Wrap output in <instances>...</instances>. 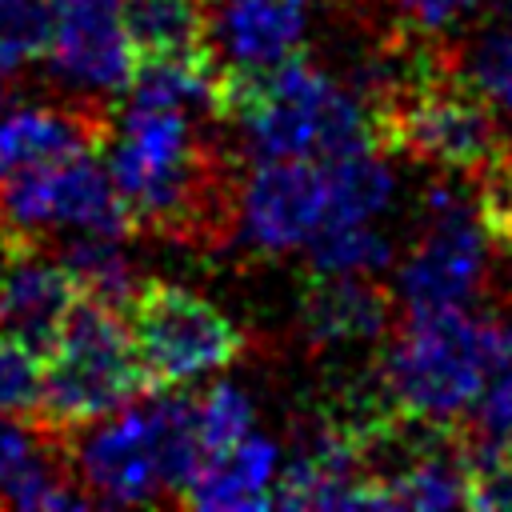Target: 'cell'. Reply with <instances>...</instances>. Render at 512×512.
I'll use <instances>...</instances> for the list:
<instances>
[{"mask_svg":"<svg viewBox=\"0 0 512 512\" xmlns=\"http://www.w3.org/2000/svg\"><path fill=\"white\" fill-rule=\"evenodd\" d=\"M196 120L184 108L132 96L100 144L132 224L192 244L228 224V176Z\"/></svg>","mask_w":512,"mask_h":512,"instance_id":"6da1fadb","label":"cell"},{"mask_svg":"<svg viewBox=\"0 0 512 512\" xmlns=\"http://www.w3.org/2000/svg\"><path fill=\"white\" fill-rule=\"evenodd\" d=\"M216 120L236 124L256 160H336L380 148L372 108L300 52L276 68H220Z\"/></svg>","mask_w":512,"mask_h":512,"instance_id":"7a4b0ae2","label":"cell"},{"mask_svg":"<svg viewBox=\"0 0 512 512\" xmlns=\"http://www.w3.org/2000/svg\"><path fill=\"white\" fill-rule=\"evenodd\" d=\"M148 392L132 336L116 308L80 296L44 352V384L36 424L44 436L64 440L76 428L132 404Z\"/></svg>","mask_w":512,"mask_h":512,"instance_id":"3957f363","label":"cell"},{"mask_svg":"<svg viewBox=\"0 0 512 512\" xmlns=\"http://www.w3.org/2000/svg\"><path fill=\"white\" fill-rule=\"evenodd\" d=\"M496 332L500 324L472 320L464 308L408 316L380 364L384 396L400 416L460 424L492 372Z\"/></svg>","mask_w":512,"mask_h":512,"instance_id":"277c9868","label":"cell"},{"mask_svg":"<svg viewBox=\"0 0 512 512\" xmlns=\"http://www.w3.org/2000/svg\"><path fill=\"white\" fill-rule=\"evenodd\" d=\"M496 108L460 76L448 60L376 112L380 148L456 172L476 176L492 156L504 152Z\"/></svg>","mask_w":512,"mask_h":512,"instance_id":"5b68a950","label":"cell"},{"mask_svg":"<svg viewBox=\"0 0 512 512\" xmlns=\"http://www.w3.org/2000/svg\"><path fill=\"white\" fill-rule=\"evenodd\" d=\"M120 312L148 392L184 388L244 352L236 320L172 280H140Z\"/></svg>","mask_w":512,"mask_h":512,"instance_id":"8992f818","label":"cell"},{"mask_svg":"<svg viewBox=\"0 0 512 512\" xmlns=\"http://www.w3.org/2000/svg\"><path fill=\"white\" fill-rule=\"evenodd\" d=\"M492 236L476 212V196H460L452 184H436L424 196V228L404 256L396 292L408 316L460 312L488 284Z\"/></svg>","mask_w":512,"mask_h":512,"instance_id":"52a82bcc","label":"cell"},{"mask_svg":"<svg viewBox=\"0 0 512 512\" xmlns=\"http://www.w3.org/2000/svg\"><path fill=\"white\" fill-rule=\"evenodd\" d=\"M48 228L136 232L108 164H96L92 152L0 180V240H40Z\"/></svg>","mask_w":512,"mask_h":512,"instance_id":"ba28073f","label":"cell"},{"mask_svg":"<svg viewBox=\"0 0 512 512\" xmlns=\"http://www.w3.org/2000/svg\"><path fill=\"white\" fill-rule=\"evenodd\" d=\"M76 484L88 488L92 504H152L168 496L156 448L152 404H124L72 436L60 440Z\"/></svg>","mask_w":512,"mask_h":512,"instance_id":"9c48e42d","label":"cell"},{"mask_svg":"<svg viewBox=\"0 0 512 512\" xmlns=\"http://www.w3.org/2000/svg\"><path fill=\"white\" fill-rule=\"evenodd\" d=\"M240 236L268 256L308 248L328 224L324 160H256L236 196Z\"/></svg>","mask_w":512,"mask_h":512,"instance_id":"30bf717a","label":"cell"},{"mask_svg":"<svg viewBox=\"0 0 512 512\" xmlns=\"http://www.w3.org/2000/svg\"><path fill=\"white\" fill-rule=\"evenodd\" d=\"M44 60L76 92H128L136 56L124 28V0H52Z\"/></svg>","mask_w":512,"mask_h":512,"instance_id":"8fae6325","label":"cell"},{"mask_svg":"<svg viewBox=\"0 0 512 512\" xmlns=\"http://www.w3.org/2000/svg\"><path fill=\"white\" fill-rule=\"evenodd\" d=\"M80 288L60 256H48L40 240H4L0 256V332L24 340L32 352L56 344Z\"/></svg>","mask_w":512,"mask_h":512,"instance_id":"7c38bea8","label":"cell"},{"mask_svg":"<svg viewBox=\"0 0 512 512\" xmlns=\"http://www.w3.org/2000/svg\"><path fill=\"white\" fill-rule=\"evenodd\" d=\"M308 0H208V40L220 68H276L300 52Z\"/></svg>","mask_w":512,"mask_h":512,"instance_id":"4fadbf2b","label":"cell"},{"mask_svg":"<svg viewBox=\"0 0 512 512\" xmlns=\"http://www.w3.org/2000/svg\"><path fill=\"white\" fill-rule=\"evenodd\" d=\"M108 116L96 108L24 104L0 112V180L28 168H48L84 152H96L108 136Z\"/></svg>","mask_w":512,"mask_h":512,"instance_id":"5bb4252c","label":"cell"},{"mask_svg":"<svg viewBox=\"0 0 512 512\" xmlns=\"http://www.w3.org/2000/svg\"><path fill=\"white\" fill-rule=\"evenodd\" d=\"M280 476V452L272 440L248 432L228 448H216L200 460L196 476L184 488V504L208 512H248L268 508Z\"/></svg>","mask_w":512,"mask_h":512,"instance_id":"9a60e30c","label":"cell"},{"mask_svg":"<svg viewBox=\"0 0 512 512\" xmlns=\"http://www.w3.org/2000/svg\"><path fill=\"white\" fill-rule=\"evenodd\" d=\"M300 320L316 344L376 340L392 328V296L352 272H316L300 300Z\"/></svg>","mask_w":512,"mask_h":512,"instance_id":"2e32d148","label":"cell"},{"mask_svg":"<svg viewBox=\"0 0 512 512\" xmlns=\"http://www.w3.org/2000/svg\"><path fill=\"white\" fill-rule=\"evenodd\" d=\"M124 28L136 64L208 56V0H124Z\"/></svg>","mask_w":512,"mask_h":512,"instance_id":"e0dca14e","label":"cell"},{"mask_svg":"<svg viewBox=\"0 0 512 512\" xmlns=\"http://www.w3.org/2000/svg\"><path fill=\"white\" fill-rule=\"evenodd\" d=\"M324 172H328V224L324 228L368 224L388 208V200L396 192V176L376 156V148L324 160Z\"/></svg>","mask_w":512,"mask_h":512,"instance_id":"ac0fdd59","label":"cell"},{"mask_svg":"<svg viewBox=\"0 0 512 512\" xmlns=\"http://www.w3.org/2000/svg\"><path fill=\"white\" fill-rule=\"evenodd\" d=\"M60 260L72 272L80 296L108 304V308H124L136 280V268L124 252V236H108V232H72L68 244H60Z\"/></svg>","mask_w":512,"mask_h":512,"instance_id":"d6986e66","label":"cell"},{"mask_svg":"<svg viewBox=\"0 0 512 512\" xmlns=\"http://www.w3.org/2000/svg\"><path fill=\"white\" fill-rule=\"evenodd\" d=\"M460 76L500 112L512 116V20H492L456 60Z\"/></svg>","mask_w":512,"mask_h":512,"instance_id":"ffe728a7","label":"cell"},{"mask_svg":"<svg viewBox=\"0 0 512 512\" xmlns=\"http://www.w3.org/2000/svg\"><path fill=\"white\" fill-rule=\"evenodd\" d=\"M308 260L316 272L368 276L392 260V244L372 220L368 224H336V228H324L308 240Z\"/></svg>","mask_w":512,"mask_h":512,"instance_id":"44dd1931","label":"cell"},{"mask_svg":"<svg viewBox=\"0 0 512 512\" xmlns=\"http://www.w3.org/2000/svg\"><path fill=\"white\" fill-rule=\"evenodd\" d=\"M52 32V0H0V64L24 68L44 60Z\"/></svg>","mask_w":512,"mask_h":512,"instance_id":"7402d4cb","label":"cell"},{"mask_svg":"<svg viewBox=\"0 0 512 512\" xmlns=\"http://www.w3.org/2000/svg\"><path fill=\"white\" fill-rule=\"evenodd\" d=\"M40 384H44L40 352H32L24 340L0 332V412L16 416L24 424H36Z\"/></svg>","mask_w":512,"mask_h":512,"instance_id":"603a6c76","label":"cell"},{"mask_svg":"<svg viewBox=\"0 0 512 512\" xmlns=\"http://www.w3.org/2000/svg\"><path fill=\"white\" fill-rule=\"evenodd\" d=\"M196 432H200L204 456L236 444L240 436L252 432V400L228 380L208 384L204 392H196Z\"/></svg>","mask_w":512,"mask_h":512,"instance_id":"cb8c5ba5","label":"cell"},{"mask_svg":"<svg viewBox=\"0 0 512 512\" xmlns=\"http://www.w3.org/2000/svg\"><path fill=\"white\" fill-rule=\"evenodd\" d=\"M392 4H396V16H400L404 32L436 40L440 32H448L460 20H468L480 0H392Z\"/></svg>","mask_w":512,"mask_h":512,"instance_id":"d4e9b609","label":"cell"},{"mask_svg":"<svg viewBox=\"0 0 512 512\" xmlns=\"http://www.w3.org/2000/svg\"><path fill=\"white\" fill-rule=\"evenodd\" d=\"M40 448H44L40 428H32V424L0 412V504L8 500V488L16 484V476L28 468V460Z\"/></svg>","mask_w":512,"mask_h":512,"instance_id":"484cf974","label":"cell"},{"mask_svg":"<svg viewBox=\"0 0 512 512\" xmlns=\"http://www.w3.org/2000/svg\"><path fill=\"white\" fill-rule=\"evenodd\" d=\"M4 100H8V68L0 64V112H4Z\"/></svg>","mask_w":512,"mask_h":512,"instance_id":"4316f807","label":"cell"},{"mask_svg":"<svg viewBox=\"0 0 512 512\" xmlns=\"http://www.w3.org/2000/svg\"><path fill=\"white\" fill-rule=\"evenodd\" d=\"M504 156L512 160V136H504Z\"/></svg>","mask_w":512,"mask_h":512,"instance_id":"83f0119b","label":"cell"},{"mask_svg":"<svg viewBox=\"0 0 512 512\" xmlns=\"http://www.w3.org/2000/svg\"><path fill=\"white\" fill-rule=\"evenodd\" d=\"M336 4H364V0H336Z\"/></svg>","mask_w":512,"mask_h":512,"instance_id":"f1b7e54d","label":"cell"}]
</instances>
